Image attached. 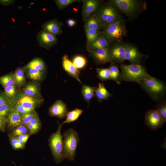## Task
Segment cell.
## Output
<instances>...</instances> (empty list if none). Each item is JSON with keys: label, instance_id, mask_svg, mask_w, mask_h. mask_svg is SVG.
I'll return each instance as SVG.
<instances>
[{"label": "cell", "instance_id": "6da1fadb", "mask_svg": "<svg viewBox=\"0 0 166 166\" xmlns=\"http://www.w3.org/2000/svg\"><path fill=\"white\" fill-rule=\"evenodd\" d=\"M119 81L134 82L140 83L151 77L145 68L140 64L129 65L121 64Z\"/></svg>", "mask_w": 166, "mask_h": 166}, {"label": "cell", "instance_id": "7a4b0ae2", "mask_svg": "<svg viewBox=\"0 0 166 166\" xmlns=\"http://www.w3.org/2000/svg\"><path fill=\"white\" fill-rule=\"evenodd\" d=\"M62 138V156L64 159L73 161L76 156V152L79 139L77 132L73 128L65 131Z\"/></svg>", "mask_w": 166, "mask_h": 166}, {"label": "cell", "instance_id": "3957f363", "mask_svg": "<svg viewBox=\"0 0 166 166\" xmlns=\"http://www.w3.org/2000/svg\"><path fill=\"white\" fill-rule=\"evenodd\" d=\"M94 14L101 22L104 27L122 19L117 8L112 3L100 6Z\"/></svg>", "mask_w": 166, "mask_h": 166}, {"label": "cell", "instance_id": "277c9868", "mask_svg": "<svg viewBox=\"0 0 166 166\" xmlns=\"http://www.w3.org/2000/svg\"><path fill=\"white\" fill-rule=\"evenodd\" d=\"M139 84L149 95L156 100L162 97L165 90L163 83L152 76L144 79Z\"/></svg>", "mask_w": 166, "mask_h": 166}, {"label": "cell", "instance_id": "5b68a950", "mask_svg": "<svg viewBox=\"0 0 166 166\" xmlns=\"http://www.w3.org/2000/svg\"><path fill=\"white\" fill-rule=\"evenodd\" d=\"M62 125L59 124L56 131L52 134L49 140V145L52 154L55 162L59 164L62 162L64 159L62 156V136L61 129Z\"/></svg>", "mask_w": 166, "mask_h": 166}, {"label": "cell", "instance_id": "8992f818", "mask_svg": "<svg viewBox=\"0 0 166 166\" xmlns=\"http://www.w3.org/2000/svg\"><path fill=\"white\" fill-rule=\"evenodd\" d=\"M103 28L102 32L109 41L120 42L126 35L125 26L122 19L115 21Z\"/></svg>", "mask_w": 166, "mask_h": 166}, {"label": "cell", "instance_id": "52a82bcc", "mask_svg": "<svg viewBox=\"0 0 166 166\" xmlns=\"http://www.w3.org/2000/svg\"><path fill=\"white\" fill-rule=\"evenodd\" d=\"M111 2L117 9L128 16L133 15L140 7V2L136 0H113Z\"/></svg>", "mask_w": 166, "mask_h": 166}, {"label": "cell", "instance_id": "ba28073f", "mask_svg": "<svg viewBox=\"0 0 166 166\" xmlns=\"http://www.w3.org/2000/svg\"><path fill=\"white\" fill-rule=\"evenodd\" d=\"M12 99L19 103L29 111L35 110L36 107L44 101L42 98L38 99L27 96L22 92H17L15 97Z\"/></svg>", "mask_w": 166, "mask_h": 166}, {"label": "cell", "instance_id": "9c48e42d", "mask_svg": "<svg viewBox=\"0 0 166 166\" xmlns=\"http://www.w3.org/2000/svg\"><path fill=\"white\" fill-rule=\"evenodd\" d=\"M165 122L156 110H149L145 115V124L151 130H156L162 126Z\"/></svg>", "mask_w": 166, "mask_h": 166}, {"label": "cell", "instance_id": "30bf717a", "mask_svg": "<svg viewBox=\"0 0 166 166\" xmlns=\"http://www.w3.org/2000/svg\"><path fill=\"white\" fill-rule=\"evenodd\" d=\"M125 44L119 42L109 49L111 62L121 64L125 60Z\"/></svg>", "mask_w": 166, "mask_h": 166}, {"label": "cell", "instance_id": "8fae6325", "mask_svg": "<svg viewBox=\"0 0 166 166\" xmlns=\"http://www.w3.org/2000/svg\"><path fill=\"white\" fill-rule=\"evenodd\" d=\"M66 104L61 100L57 101L49 109L48 114L51 116L62 119L68 112Z\"/></svg>", "mask_w": 166, "mask_h": 166}, {"label": "cell", "instance_id": "7c38bea8", "mask_svg": "<svg viewBox=\"0 0 166 166\" xmlns=\"http://www.w3.org/2000/svg\"><path fill=\"white\" fill-rule=\"evenodd\" d=\"M37 38L39 45L46 48H51L57 42L55 36L43 30L38 33Z\"/></svg>", "mask_w": 166, "mask_h": 166}, {"label": "cell", "instance_id": "4fadbf2b", "mask_svg": "<svg viewBox=\"0 0 166 166\" xmlns=\"http://www.w3.org/2000/svg\"><path fill=\"white\" fill-rule=\"evenodd\" d=\"M143 57V55L135 46L130 44H126L125 60L129 61L132 64H138Z\"/></svg>", "mask_w": 166, "mask_h": 166}, {"label": "cell", "instance_id": "5bb4252c", "mask_svg": "<svg viewBox=\"0 0 166 166\" xmlns=\"http://www.w3.org/2000/svg\"><path fill=\"white\" fill-rule=\"evenodd\" d=\"M62 65L64 69L69 75L82 84L79 77V71L75 67L66 54L64 55L62 57Z\"/></svg>", "mask_w": 166, "mask_h": 166}, {"label": "cell", "instance_id": "9a60e30c", "mask_svg": "<svg viewBox=\"0 0 166 166\" xmlns=\"http://www.w3.org/2000/svg\"><path fill=\"white\" fill-rule=\"evenodd\" d=\"M89 53L97 64H103L111 61L108 49H98L92 50Z\"/></svg>", "mask_w": 166, "mask_h": 166}, {"label": "cell", "instance_id": "2e32d148", "mask_svg": "<svg viewBox=\"0 0 166 166\" xmlns=\"http://www.w3.org/2000/svg\"><path fill=\"white\" fill-rule=\"evenodd\" d=\"M25 95L38 99L42 98L40 93V85L37 81H33L28 83L22 90Z\"/></svg>", "mask_w": 166, "mask_h": 166}, {"label": "cell", "instance_id": "e0dca14e", "mask_svg": "<svg viewBox=\"0 0 166 166\" xmlns=\"http://www.w3.org/2000/svg\"><path fill=\"white\" fill-rule=\"evenodd\" d=\"M6 123L10 131L22 124L21 114L12 108L7 117Z\"/></svg>", "mask_w": 166, "mask_h": 166}, {"label": "cell", "instance_id": "ac0fdd59", "mask_svg": "<svg viewBox=\"0 0 166 166\" xmlns=\"http://www.w3.org/2000/svg\"><path fill=\"white\" fill-rule=\"evenodd\" d=\"M100 4L96 0H86L83 2L81 14L83 19H85L98 9Z\"/></svg>", "mask_w": 166, "mask_h": 166}, {"label": "cell", "instance_id": "d6986e66", "mask_svg": "<svg viewBox=\"0 0 166 166\" xmlns=\"http://www.w3.org/2000/svg\"><path fill=\"white\" fill-rule=\"evenodd\" d=\"M43 30L55 36L62 33L61 26L59 22L53 19L46 22L42 26Z\"/></svg>", "mask_w": 166, "mask_h": 166}, {"label": "cell", "instance_id": "ffe728a7", "mask_svg": "<svg viewBox=\"0 0 166 166\" xmlns=\"http://www.w3.org/2000/svg\"><path fill=\"white\" fill-rule=\"evenodd\" d=\"M109 45V40L102 32L100 33L97 39L87 47V49L90 52L98 49H108Z\"/></svg>", "mask_w": 166, "mask_h": 166}, {"label": "cell", "instance_id": "44dd1931", "mask_svg": "<svg viewBox=\"0 0 166 166\" xmlns=\"http://www.w3.org/2000/svg\"><path fill=\"white\" fill-rule=\"evenodd\" d=\"M85 29L99 30L104 26L100 20L94 14H93L85 19Z\"/></svg>", "mask_w": 166, "mask_h": 166}, {"label": "cell", "instance_id": "7402d4cb", "mask_svg": "<svg viewBox=\"0 0 166 166\" xmlns=\"http://www.w3.org/2000/svg\"><path fill=\"white\" fill-rule=\"evenodd\" d=\"M95 95L99 102L106 100L113 96L112 94L108 91L102 83H99L98 87L96 88Z\"/></svg>", "mask_w": 166, "mask_h": 166}, {"label": "cell", "instance_id": "603a6c76", "mask_svg": "<svg viewBox=\"0 0 166 166\" xmlns=\"http://www.w3.org/2000/svg\"><path fill=\"white\" fill-rule=\"evenodd\" d=\"M24 71L29 69H33L44 72L45 70V66L43 61L39 58H35L23 67Z\"/></svg>", "mask_w": 166, "mask_h": 166}, {"label": "cell", "instance_id": "cb8c5ba5", "mask_svg": "<svg viewBox=\"0 0 166 166\" xmlns=\"http://www.w3.org/2000/svg\"><path fill=\"white\" fill-rule=\"evenodd\" d=\"M24 71L23 68L18 67L13 74L15 85L19 88L23 86L25 83Z\"/></svg>", "mask_w": 166, "mask_h": 166}, {"label": "cell", "instance_id": "d4e9b609", "mask_svg": "<svg viewBox=\"0 0 166 166\" xmlns=\"http://www.w3.org/2000/svg\"><path fill=\"white\" fill-rule=\"evenodd\" d=\"M83 112V110L78 108H76L68 112L66 115V118L61 124L63 125L64 124H69L74 122L77 120Z\"/></svg>", "mask_w": 166, "mask_h": 166}, {"label": "cell", "instance_id": "484cf974", "mask_svg": "<svg viewBox=\"0 0 166 166\" xmlns=\"http://www.w3.org/2000/svg\"><path fill=\"white\" fill-rule=\"evenodd\" d=\"M96 87L86 85L82 86L81 89L82 95L88 105L92 97L95 95Z\"/></svg>", "mask_w": 166, "mask_h": 166}, {"label": "cell", "instance_id": "4316f807", "mask_svg": "<svg viewBox=\"0 0 166 166\" xmlns=\"http://www.w3.org/2000/svg\"><path fill=\"white\" fill-rule=\"evenodd\" d=\"M109 74V79L114 81L117 84H120L119 81L120 73L118 67L112 63L108 68Z\"/></svg>", "mask_w": 166, "mask_h": 166}, {"label": "cell", "instance_id": "83f0119b", "mask_svg": "<svg viewBox=\"0 0 166 166\" xmlns=\"http://www.w3.org/2000/svg\"><path fill=\"white\" fill-rule=\"evenodd\" d=\"M85 32L88 47L97 39L100 33L99 30L89 29H85Z\"/></svg>", "mask_w": 166, "mask_h": 166}, {"label": "cell", "instance_id": "f1b7e54d", "mask_svg": "<svg viewBox=\"0 0 166 166\" xmlns=\"http://www.w3.org/2000/svg\"><path fill=\"white\" fill-rule=\"evenodd\" d=\"M25 71L28 77L33 81H40L43 78L44 72L33 69H27Z\"/></svg>", "mask_w": 166, "mask_h": 166}, {"label": "cell", "instance_id": "f546056e", "mask_svg": "<svg viewBox=\"0 0 166 166\" xmlns=\"http://www.w3.org/2000/svg\"><path fill=\"white\" fill-rule=\"evenodd\" d=\"M0 84L4 88L9 86L15 85L13 74L10 73L0 76Z\"/></svg>", "mask_w": 166, "mask_h": 166}, {"label": "cell", "instance_id": "4dcf8cb0", "mask_svg": "<svg viewBox=\"0 0 166 166\" xmlns=\"http://www.w3.org/2000/svg\"><path fill=\"white\" fill-rule=\"evenodd\" d=\"M30 133V131L26 126L20 125L10 131L8 135L14 137Z\"/></svg>", "mask_w": 166, "mask_h": 166}, {"label": "cell", "instance_id": "1f68e13d", "mask_svg": "<svg viewBox=\"0 0 166 166\" xmlns=\"http://www.w3.org/2000/svg\"><path fill=\"white\" fill-rule=\"evenodd\" d=\"M72 62L75 67L78 69H82L85 66L87 60L84 56L77 55L73 57Z\"/></svg>", "mask_w": 166, "mask_h": 166}, {"label": "cell", "instance_id": "d6a6232c", "mask_svg": "<svg viewBox=\"0 0 166 166\" xmlns=\"http://www.w3.org/2000/svg\"><path fill=\"white\" fill-rule=\"evenodd\" d=\"M38 116L35 110L21 114L22 124L26 126L34 117Z\"/></svg>", "mask_w": 166, "mask_h": 166}, {"label": "cell", "instance_id": "836d02e7", "mask_svg": "<svg viewBox=\"0 0 166 166\" xmlns=\"http://www.w3.org/2000/svg\"><path fill=\"white\" fill-rule=\"evenodd\" d=\"M12 108L10 100L8 102L0 106V116L6 119Z\"/></svg>", "mask_w": 166, "mask_h": 166}, {"label": "cell", "instance_id": "e575fe53", "mask_svg": "<svg viewBox=\"0 0 166 166\" xmlns=\"http://www.w3.org/2000/svg\"><path fill=\"white\" fill-rule=\"evenodd\" d=\"M8 136L12 148L14 150L23 149L25 145L21 143L16 137L8 135Z\"/></svg>", "mask_w": 166, "mask_h": 166}, {"label": "cell", "instance_id": "d590c367", "mask_svg": "<svg viewBox=\"0 0 166 166\" xmlns=\"http://www.w3.org/2000/svg\"><path fill=\"white\" fill-rule=\"evenodd\" d=\"M98 78L101 81H106L109 79L110 74L108 69L97 68Z\"/></svg>", "mask_w": 166, "mask_h": 166}, {"label": "cell", "instance_id": "8d00e7d4", "mask_svg": "<svg viewBox=\"0 0 166 166\" xmlns=\"http://www.w3.org/2000/svg\"><path fill=\"white\" fill-rule=\"evenodd\" d=\"M4 93L10 100L12 99L17 93L15 85L9 86L4 88Z\"/></svg>", "mask_w": 166, "mask_h": 166}, {"label": "cell", "instance_id": "74e56055", "mask_svg": "<svg viewBox=\"0 0 166 166\" xmlns=\"http://www.w3.org/2000/svg\"><path fill=\"white\" fill-rule=\"evenodd\" d=\"M58 8L62 10L71 4L78 2L76 0H54Z\"/></svg>", "mask_w": 166, "mask_h": 166}, {"label": "cell", "instance_id": "f35d334b", "mask_svg": "<svg viewBox=\"0 0 166 166\" xmlns=\"http://www.w3.org/2000/svg\"><path fill=\"white\" fill-rule=\"evenodd\" d=\"M12 108L21 114L26 113L30 111L25 109L19 103L13 99L10 100Z\"/></svg>", "mask_w": 166, "mask_h": 166}, {"label": "cell", "instance_id": "ab89813d", "mask_svg": "<svg viewBox=\"0 0 166 166\" xmlns=\"http://www.w3.org/2000/svg\"><path fill=\"white\" fill-rule=\"evenodd\" d=\"M156 110L159 113L162 118L166 122V105L165 103H164L160 105L157 107Z\"/></svg>", "mask_w": 166, "mask_h": 166}, {"label": "cell", "instance_id": "60d3db41", "mask_svg": "<svg viewBox=\"0 0 166 166\" xmlns=\"http://www.w3.org/2000/svg\"><path fill=\"white\" fill-rule=\"evenodd\" d=\"M31 135L30 133L23 134L16 137L18 140L22 144L25 145L26 142Z\"/></svg>", "mask_w": 166, "mask_h": 166}, {"label": "cell", "instance_id": "b9f144b4", "mask_svg": "<svg viewBox=\"0 0 166 166\" xmlns=\"http://www.w3.org/2000/svg\"><path fill=\"white\" fill-rule=\"evenodd\" d=\"M30 131V133L31 135L37 132L41 128V127L33 125L29 123L26 126Z\"/></svg>", "mask_w": 166, "mask_h": 166}, {"label": "cell", "instance_id": "7bdbcfd3", "mask_svg": "<svg viewBox=\"0 0 166 166\" xmlns=\"http://www.w3.org/2000/svg\"><path fill=\"white\" fill-rule=\"evenodd\" d=\"M10 100L4 92L0 91V106L8 102Z\"/></svg>", "mask_w": 166, "mask_h": 166}, {"label": "cell", "instance_id": "ee69618b", "mask_svg": "<svg viewBox=\"0 0 166 166\" xmlns=\"http://www.w3.org/2000/svg\"><path fill=\"white\" fill-rule=\"evenodd\" d=\"M6 128V120L0 116V130L5 132Z\"/></svg>", "mask_w": 166, "mask_h": 166}, {"label": "cell", "instance_id": "f6af8a7d", "mask_svg": "<svg viewBox=\"0 0 166 166\" xmlns=\"http://www.w3.org/2000/svg\"><path fill=\"white\" fill-rule=\"evenodd\" d=\"M29 123L33 125L41 127V121L38 115L33 118Z\"/></svg>", "mask_w": 166, "mask_h": 166}, {"label": "cell", "instance_id": "bcb514c9", "mask_svg": "<svg viewBox=\"0 0 166 166\" xmlns=\"http://www.w3.org/2000/svg\"><path fill=\"white\" fill-rule=\"evenodd\" d=\"M14 2L13 0H0V4L4 6H8L12 4Z\"/></svg>", "mask_w": 166, "mask_h": 166}, {"label": "cell", "instance_id": "7dc6e473", "mask_svg": "<svg viewBox=\"0 0 166 166\" xmlns=\"http://www.w3.org/2000/svg\"><path fill=\"white\" fill-rule=\"evenodd\" d=\"M76 24V21L72 19H69L67 21V24L69 27L73 26Z\"/></svg>", "mask_w": 166, "mask_h": 166}]
</instances>
